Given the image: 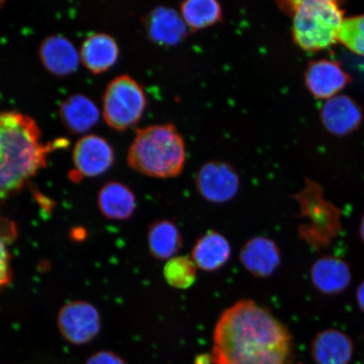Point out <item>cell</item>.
Wrapping results in <instances>:
<instances>
[{
  "instance_id": "obj_1",
  "label": "cell",
  "mask_w": 364,
  "mask_h": 364,
  "mask_svg": "<svg viewBox=\"0 0 364 364\" xmlns=\"http://www.w3.org/2000/svg\"><path fill=\"white\" fill-rule=\"evenodd\" d=\"M294 352L288 327L267 308L244 299L222 312L213 332L215 364H289Z\"/></svg>"
},
{
  "instance_id": "obj_2",
  "label": "cell",
  "mask_w": 364,
  "mask_h": 364,
  "mask_svg": "<svg viewBox=\"0 0 364 364\" xmlns=\"http://www.w3.org/2000/svg\"><path fill=\"white\" fill-rule=\"evenodd\" d=\"M67 144H45L36 122L17 112H0V202L21 192L47 166L48 154Z\"/></svg>"
},
{
  "instance_id": "obj_3",
  "label": "cell",
  "mask_w": 364,
  "mask_h": 364,
  "mask_svg": "<svg viewBox=\"0 0 364 364\" xmlns=\"http://www.w3.org/2000/svg\"><path fill=\"white\" fill-rule=\"evenodd\" d=\"M127 162L136 171L159 179L175 178L183 171L186 149L183 136L171 124L136 131Z\"/></svg>"
},
{
  "instance_id": "obj_4",
  "label": "cell",
  "mask_w": 364,
  "mask_h": 364,
  "mask_svg": "<svg viewBox=\"0 0 364 364\" xmlns=\"http://www.w3.org/2000/svg\"><path fill=\"white\" fill-rule=\"evenodd\" d=\"M279 8L292 17L296 44L306 51H318L338 42L343 12L330 0L282 1Z\"/></svg>"
},
{
  "instance_id": "obj_5",
  "label": "cell",
  "mask_w": 364,
  "mask_h": 364,
  "mask_svg": "<svg viewBox=\"0 0 364 364\" xmlns=\"http://www.w3.org/2000/svg\"><path fill=\"white\" fill-rule=\"evenodd\" d=\"M292 197L299 205V217L306 220L298 228L300 238L314 249L328 247L341 230L340 209L325 198L320 185L309 179Z\"/></svg>"
},
{
  "instance_id": "obj_6",
  "label": "cell",
  "mask_w": 364,
  "mask_h": 364,
  "mask_svg": "<svg viewBox=\"0 0 364 364\" xmlns=\"http://www.w3.org/2000/svg\"><path fill=\"white\" fill-rule=\"evenodd\" d=\"M147 106L146 95L138 82L121 75L108 85L103 97V115L112 129L124 131L140 120Z\"/></svg>"
},
{
  "instance_id": "obj_7",
  "label": "cell",
  "mask_w": 364,
  "mask_h": 364,
  "mask_svg": "<svg viewBox=\"0 0 364 364\" xmlns=\"http://www.w3.org/2000/svg\"><path fill=\"white\" fill-rule=\"evenodd\" d=\"M196 188L208 203L222 204L231 201L240 190V176L234 167L222 161H209L196 176Z\"/></svg>"
},
{
  "instance_id": "obj_8",
  "label": "cell",
  "mask_w": 364,
  "mask_h": 364,
  "mask_svg": "<svg viewBox=\"0 0 364 364\" xmlns=\"http://www.w3.org/2000/svg\"><path fill=\"white\" fill-rule=\"evenodd\" d=\"M101 316L93 304L75 301L63 306L58 315L62 336L72 344L90 343L101 330Z\"/></svg>"
},
{
  "instance_id": "obj_9",
  "label": "cell",
  "mask_w": 364,
  "mask_h": 364,
  "mask_svg": "<svg viewBox=\"0 0 364 364\" xmlns=\"http://www.w3.org/2000/svg\"><path fill=\"white\" fill-rule=\"evenodd\" d=\"M73 162L75 167L70 176L74 181L101 176L112 166L113 149L102 136H84L75 145Z\"/></svg>"
},
{
  "instance_id": "obj_10",
  "label": "cell",
  "mask_w": 364,
  "mask_h": 364,
  "mask_svg": "<svg viewBox=\"0 0 364 364\" xmlns=\"http://www.w3.org/2000/svg\"><path fill=\"white\" fill-rule=\"evenodd\" d=\"M240 261L250 274L265 279L272 276L280 266V249L271 238L255 236L241 247Z\"/></svg>"
},
{
  "instance_id": "obj_11",
  "label": "cell",
  "mask_w": 364,
  "mask_h": 364,
  "mask_svg": "<svg viewBox=\"0 0 364 364\" xmlns=\"http://www.w3.org/2000/svg\"><path fill=\"white\" fill-rule=\"evenodd\" d=\"M304 80L314 97L331 99L343 90L351 79L338 63L323 59L309 63Z\"/></svg>"
},
{
  "instance_id": "obj_12",
  "label": "cell",
  "mask_w": 364,
  "mask_h": 364,
  "mask_svg": "<svg viewBox=\"0 0 364 364\" xmlns=\"http://www.w3.org/2000/svg\"><path fill=\"white\" fill-rule=\"evenodd\" d=\"M352 277L348 263L331 255L317 259L311 269L313 286L325 295L343 293L351 284Z\"/></svg>"
},
{
  "instance_id": "obj_13",
  "label": "cell",
  "mask_w": 364,
  "mask_h": 364,
  "mask_svg": "<svg viewBox=\"0 0 364 364\" xmlns=\"http://www.w3.org/2000/svg\"><path fill=\"white\" fill-rule=\"evenodd\" d=\"M353 353L352 338L338 329L318 332L311 341V357L316 364H349Z\"/></svg>"
},
{
  "instance_id": "obj_14",
  "label": "cell",
  "mask_w": 364,
  "mask_h": 364,
  "mask_svg": "<svg viewBox=\"0 0 364 364\" xmlns=\"http://www.w3.org/2000/svg\"><path fill=\"white\" fill-rule=\"evenodd\" d=\"M41 61L47 70L57 76H67L77 70L80 55L74 44L63 36H49L40 46Z\"/></svg>"
},
{
  "instance_id": "obj_15",
  "label": "cell",
  "mask_w": 364,
  "mask_h": 364,
  "mask_svg": "<svg viewBox=\"0 0 364 364\" xmlns=\"http://www.w3.org/2000/svg\"><path fill=\"white\" fill-rule=\"evenodd\" d=\"M321 119L332 134L347 135L356 130L362 122V112L356 102L347 95H336L322 107Z\"/></svg>"
},
{
  "instance_id": "obj_16",
  "label": "cell",
  "mask_w": 364,
  "mask_h": 364,
  "mask_svg": "<svg viewBox=\"0 0 364 364\" xmlns=\"http://www.w3.org/2000/svg\"><path fill=\"white\" fill-rule=\"evenodd\" d=\"M149 38L159 45L174 46L188 33L180 12L172 8L159 6L149 14L145 21Z\"/></svg>"
},
{
  "instance_id": "obj_17",
  "label": "cell",
  "mask_w": 364,
  "mask_h": 364,
  "mask_svg": "<svg viewBox=\"0 0 364 364\" xmlns=\"http://www.w3.org/2000/svg\"><path fill=\"white\" fill-rule=\"evenodd\" d=\"M230 241L220 232L208 230L193 245L191 258L198 269L213 272L221 269L230 261Z\"/></svg>"
},
{
  "instance_id": "obj_18",
  "label": "cell",
  "mask_w": 364,
  "mask_h": 364,
  "mask_svg": "<svg viewBox=\"0 0 364 364\" xmlns=\"http://www.w3.org/2000/svg\"><path fill=\"white\" fill-rule=\"evenodd\" d=\"M119 56V48L111 36L105 33L90 35L82 45L81 61L93 74H102L112 68Z\"/></svg>"
},
{
  "instance_id": "obj_19",
  "label": "cell",
  "mask_w": 364,
  "mask_h": 364,
  "mask_svg": "<svg viewBox=\"0 0 364 364\" xmlns=\"http://www.w3.org/2000/svg\"><path fill=\"white\" fill-rule=\"evenodd\" d=\"M97 203L102 215L113 220H129L136 206L133 191L117 181L109 182L102 186L98 193Z\"/></svg>"
},
{
  "instance_id": "obj_20",
  "label": "cell",
  "mask_w": 364,
  "mask_h": 364,
  "mask_svg": "<svg viewBox=\"0 0 364 364\" xmlns=\"http://www.w3.org/2000/svg\"><path fill=\"white\" fill-rule=\"evenodd\" d=\"M63 124L75 134H84L97 124L100 112L95 104L84 95H73L59 110Z\"/></svg>"
},
{
  "instance_id": "obj_21",
  "label": "cell",
  "mask_w": 364,
  "mask_h": 364,
  "mask_svg": "<svg viewBox=\"0 0 364 364\" xmlns=\"http://www.w3.org/2000/svg\"><path fill=\"white\" fill-rule=\"evenodd\" d=\"M147 239L150 254L161 261L176 257L183 245L179 228L168 220L154 221L149 226Z\"/></svg>"
},
{
  "instance_id": "obj_22",
  "label": "cell",
  "mask_w": 364,
  "mask_h": 364,
  "mask_svg": "<svg viewBox=\"0 0 364 364\" xmlns=\"http://www.w3.org/2000/svg\"><path fill=\"white\" fill-rule=\"evenodd\" d=\"M180 14L188 28L194 31L215 26L223 18L221 4L215 0H188L181 4Z\"/></svg>"
},
{
  "instance_id": "obj_23",
  "label": "cell",
  "mask_w": 364,
  "mask_h": 364,
  "mask_svg": "<svg viewBox=\"0 0 364 364\" xmlns=\"http://www.w3.org/2000/svg\"><path fill=\"white\" fill-rule=\"evenodd\" d=\"M198 267L192 258L176 256L168 260L163 275L166 283L176 289H188L197 280Z\"/></svg>"
},
{
  "instance_id": "obj_24",
  "label": "cell",
  "mask_w": 364,
  "mask_h": 364,
  "mask_svg": "<svg viewBox=\"0 0 364 364\" xmlns=\"http://www.w3.org/2000/svg\"><path fill=\"white\" fill-rule=\"evenodd\" d=\"M16 236L15 225L0 218V294L12 279L10 245Z\"/></svg>"
},
{
  "instance_id": "obj_25",
  "label": "cell",
  "mask_w": 364,
  "mask_h": 364,
  "mask_svg": "<svg viewBox=\"0 0 364 364\" xmlns=\"http://www.w3.org/2000/svg\"><path fill=\"white\" fill-rule=\"evenodd\" d=\"M338 42L352 52L364 56V15L343 21L338 33Z\"/></svg>"
},
{
  "instance_id": "obj_26",
  "label": "cell",
  "mask_w": 364,
  "mask_h": 364,
  "mask_svg": "<svg viewBox=\"0 0 364 364\" xmlns=\"http://www.w3.org/2000/svg\"><path fill=\"white\" fill-rule=\"evenodd\" d=\"M86 364H125V363L115 353L102 351L91 356Z\"/></svg>"
},
{
  "instance_id": "obj_27",
  "label": "cell",
  "mask_w": 364,
  "mask_h": 364,
  "mask_svg": "<svg viewBox=\"0 0 364 364\" xmlns=\"http://www.w3.org/2000/svg\"><path fill=\"white\" fill-rule=\"evenodd\" d=\"M356 299L359 309L364 313V280L358 287Z\"/></svg>"
},
{
  "instance_id": "obj_28",
  "label": "cell",
  "mask_w": 364,
  "mask_h": 364,
  "mask_svg": "<svg viewBox=\"0 0 364 364\" xmlns=\"http://www.w3.org/2000/svg\"><path fill=\"white\" fill-rule=\"evenodd\" d=\"M359 235H360V237L364 243V215L362 218L360 225H359Z\"/></svg>"
},
{
  "instance_id": "obj_29",
  "label": "cell",
  "mask_w": 364,
  "mask_h": 364,
  "mask_svg": "<svg viewBox=\"0 0 364 364\" xmlns=\"http://www.w3.org/2000/svg\"><path fill=\"white\" fill-rule=\"evenodd\" d=\"M4 4V2H3V1H0V8H1V7H2V6H3V4Z\"/></svg>"
}]
</instances>
